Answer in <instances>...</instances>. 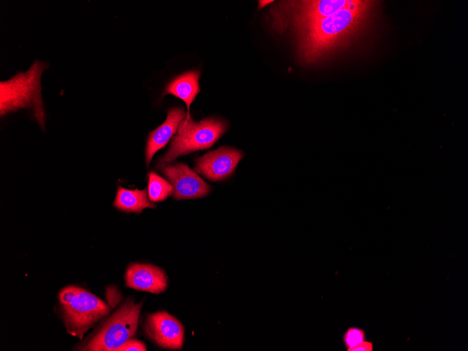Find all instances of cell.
<instances>
[{
    "instance_id": "cell-1",
    "label": "cell",
    "mask_w": 468,
    "mask_h": 351,
    "mask_svg": "<svg viewBox=\"0 0 468 351\" xmlns=\"http://www.w3.org/2000/svg\"><path fill=\"white\" fill-rule=\"evenodd\" d=\"M378 2L355 0L347 8L292 31L300 61L313 64L345 48L365 29Z\"/></svg>"
},
{
    "instance_id": "cell-2",
    "label": "cell",
    "mask_w": 468,
    "mask_h": 351,
    "mask_svg": "<svg viewBox=\"0 0 468 351\" xmlns=\"http://www.w3.org/2000/svg\"><path fill=\"white\" fill-rule=\"evenodd\" d=\"M48 64L34 61L25 72L1 81V115L18 108L29 107L41 126H44L45 114L41 96L40 78Z\"/></svg>"
},
{
    "instance_id": "cell-3",
    "label": "cell",
    "mask_w": 468,
    "mask_h": 351,
    "mask_svg": "<svg viewBox=\"0 0 468 351\" xmlns=\"http://www.w3.org/2000/svg\"><path fill=\"white\" fill-rule=\"evenodd\" d=\"M58 299L67 331L80 339L110 311L102 299L86 289L74 285L62 289Z\"/></svg>"
},
{
    "instance_id": "cell-4",
    "label": "cell",
    "mask_w": 468,
    "mask_h": 351,
    "mask_svg": "<svg viewBox=\"0 0 468 351\" xmlns=\"http://www.w3.org/2000/svg\"><path fill=\"white\" fill-rule=\"evenodd\" d=\"M355 0L283 1L270 10L271 25L277 32L296 30L352 5Z\"/></svg>"
},
{
    "instance_id": "cell-5",
    "label": "cell",
    "mask_w": 468,
    "mask_h": 351,
    "mask_svg": "<svg viewBox=\"0 0 468 351\" xmlns=\"http://www.w3.org/2000/svg\"><path fill=\"white\" fill-rule=\"evenodd\" d=\"M227 123L209 118L194 122L190 117L184 119L173 137L168 151L158 160V167L167 165L177 157L195 151L210 148L224 134Z\"/></svg>"
},
{
    "instance_id": "cell-6",
    "label": "cell",
    "mask_w": 468,
    "mask_h": 351,
    "mask_svg": "<svg viewBox=\"0 0 468 351\" xmlns=\"http://www.w3.org/2000/svg\"><path fill=\"white\" fill-rule=\"evenodd\" d=\"M141 308L142 303L135 304L132 300L127 301L79 350L118 351L135 336Z\"/></svg>"
},
{
    "instance_id": "cell-7",
    "label": "cell",
    "mask_w": 468,
    "mask_h": 351,
    "mask_svg": "<svg viewBox=\"0 0 468 351\" xmlns=\"http://www.w3.org/2000/svg\"><path fill=\"white\" fill-rule=\"evenodd\" d=\"M159 169L172 185L177 200L202 198L210 192V186L186 164L165 165Z\"/></svg>"
},
{
    "instance_id": "cell-8",
    "label": "cell",
    "mask_w": 468,
    "mask_h": 351,
    "mask_svg": "<svg viewBox=\"0 0 468 351\" xmlns=\"http://www.w3.org/2000/svg\"><path fill=\"white\" fill-rule=\"evenodd\" d=\"M243 156L232 147H220L198 158L195 170L209 180L221 181L234 172Z\"/></svg>"
},
{
    "instance_id": "cell-9",
    "label": "cell",
    "mask_w": 468,
    "mask_h": 351,
    "mask_svg": "<svg viewBox=\"0 0 468 351\" xmlns=\"http://www.w3.org/2000/svg\"><path fill=\"white\" fill-rule=\"evenodd\" d=\"M146 331L149 338L160 346L169 349H180L184 340V327L175 317L165 312L148 316Z\"/></svg>"
},
{
    "instance_id": "cell-10",
    "label": "cell",
    "mask_w": 468,
    "mask_h": 351,
    "mask_svg": "<svg viewBox=\"0 0 468 351\" xmlns=\"http://www.w3.org/2000/svg\"><path fill=\"white\" fill-rule=\"evenodd\" d=\"M126 286L139 291L160 294L167 286V277L160 268L142 263H132L126 270Z\"/></svg>"
},
{
    "instance_id": "cell-11",
    "label": "cell",
    "mask_w": 468,
    "mask_h": 351,
    "mask_svg": "<svg viewBox=\"0 0 468 351\" xmlns=\"http://www.w3.org/2000/svg\"><path fill=\"white\" fill-rule=\"evenodd\" d=\"M185 116L186 113L181 108H171L167 111L165 121L149 133L145 150L147 167L154 154L163 149L172 137Z\"/></svg>"
},
{
    "instance_id": "cell-12",
    "label": "cell",
    "mask_w": 468,
    "mask_h": 351,
    "mask_svg": "<svg viewBox=\"0 0 468 351\" xmlns=\"http://www.w3.org/2000/svg\"><path fill=\"white\" fill-rule=\"evenodd\" d=\"M200 72L196 70L186 71L176 76L166 85L161 96L163 97L166 95H172L182 99L187 106L186 119L191 117L190 106L191 103L200 92Z\"/></svg>"
},
{
    "instance_id": "cell-13",
    "label": "cell",
    "mask_w": 468,
    "mask_h": 351,
    "mask_svg": "<svg viewBox=\"0 0 468 351\" xmlns=\"http://www.w3.org/2000/svg\"><path fill=\"white\" fill-rule=\"evenodd\" d=\"M113 205L117 209L125 212L139 214L145 208H155L156 205L151 202L147 198L146 189L130 190L118 186Z\"/></svg>"
},
{
    "instance_id": "cell-14",
    "label": "cell",
    "mask_w": 468,
    "mask_h": 351,
    "mask_svg": "<svg viewBox=\"0 0 468 351\" xmlns=\"http://www.w3.org/2000/svg\"><path fill=\"white\" fill-rule=\"evenodd\" d=\"M148 178V195L151 202L163 201L172 194V185L155 172H149Z\"/></svg>"
},
{
    "instance_id": "cell-15",
    "label": "cell",
    "mask_w": 468,
    "mask_h": 351,
    "mask_svg": "<svg viewBox=\"0 0 468 351\" xmlns=\"http://www.w3.org/2000/svg\"><path fill=\"white\" fill-rule=\"evenodd\" d=\"M365 333L362 329L350 327L346 330L343 340L348 351L350 348L365 340Z\"/></svg>"
},
{
    "instance_id": "cell-16",
    "label": "cell",
    "mask_w": 468,
    "mask_h": 351,
    "mask_svg": "<svg viewBox=\"0 0 468 351\" xmlns=\"http://www.w3.org/2000/svg\"><path fill=\"white\" fill-rule=\"evenodd\" d=\"M129 350H138V351H145L146 350L145 345L135 339H130L126 341L118 350V351H129Z\"/></svg>"
},
{
    "instance_id": "cell-17",
    "label": "cell",
    "mask_w": 468,
    "mask_h": 351,
    "mask_svg": "<svg viewBox=\"0 0 468 351\" xmlns=\"http://www.w3.org/2000/svg\"><path fill=\"white\" fill-rule=\"evenodd\" d=\"M373 344L371 341L364 340L357 345L356 346L350 348L348 351H373Z\"/></svg>"
},
{
    "instance_id": "cell-18",
    "label": "cell",
    "mask_w": 468,
    "mask_h": 351,
    "mask_svg": "<svg viewBox=\"0 0 468 351\" xmlns=\"http://www.w3.org/2000/svg\"><path fill=\"white\" fill-rule=\"evenodd\" d=\"M273 2V1L263 0L259 1V8H264L268 4Z\"/></svg>"
}]
</instances>
